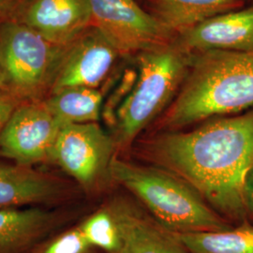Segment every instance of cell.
Listing matches in <instances>:
<instances>
[{"label": "cell", "mask_w": 253, "mask_h": 253, "mask_svg": "<svg viewBox=\"0 0 253 253\" xmlns=\"http://www.w3.org/2000/svg\"><path fill=\"white\" fill-rule=\"evenodd\" d=\"M97 251L87 243L77 226L55 233L27 253H97Z\"/></svg>", "instance_id": "19"}, {"label": "cell", "mask_w": 253, "mask_h": 253, "mask_svg": "<svg viewBox=\"0 0 253 253\" xmlns=\"http://www.w3.org/2000/svg\"><path fill=\"white\" fill-rule=\"evenodd\" d=\"M67 220L65 212L54 209H0V253H28L61 231Z\"/></svg>", "instance_id": "14"}, {"label": "cell", "mask_w": 253, "mask_h": 253, "mask_svg": "<svg viewBox=\"0 0 253 253\" xmlns=\"http://www.w3.org/2000/svg\"><path fill=\"white\" fill-rule=\"evenodd\" d=\"M174 235L189 253H253V223L249 220L223 231Z\"/></svg>", "instance_id": "17"}, {"label": "cell", "mask_w": 253, "mask_h": 253, "mask_svg": "<svg viewBox=\"0 0 253 253\" xmlns=\"http://www.w3.org/2000/svg\"><path fill=\"white\" fill-rule=\"evenodd\" d=\"M91 26L121 56H131L173 42L175 35L136 0H89Z\"/></svg>", "instance_id": "6"}, {"label": "cell", "mask_w": 253, "mask_h": 253, "mask_svg": "<svg viewBox=\"0 0 253 253\" xmlns=\"http://www.w3.org/2000/svg\"><path fill=\"white\" fill-rule=\"evenodd\" d=\"M174 44L186 54L211 51H253V5L219 14L179 34Z\"/></svg>", "instance_id": "12"}, {"label": "cell", "mask_w": 253, "mask_h": 253, "mask_svg": "<svg viewBox=\"0 0 253 253\" xmlns=\"http://www.w3.org/2000/svg\"><path fill=\"white\" fill-rule=\"evenodd\" d=\"M82 235L93 248L105 253H117L119 232L116 220L108 208L100 209L79 225Z\"/></svg>", "instance_id": "18"}, {"label": "cell", "mask_w": 253, "mask_h": 253, "mask_svg": "<svg viewBox=\"0 0 253 253\" xmlns=\"http://www.w3.org/2000/svg\"><path fill=\"white\" fill-rule=\"evenodd\" d=\"M154 161L187 182L222 217L248 220L242 186L253 164V108L213 118L190 131L169 130L150 143Z\"/></svg>", "instance_id": "1"}, {"label": "cell", "mask_w": 253, "mask_h": 253, "mask_svg": "<svg viewBox=\"0 0 253 253\" xmlns=\"http://www.w3.org/2000/svg\"><path fill=\"white\" fill-rule=\"evenodd\" d=\"M13 20L50 42L67 45L91 26L89 0H25Z\"/></svg>", "instance_id": "10"}, {"label": "cell", "mask_w": 253, "mask_h": 253, "mask_svg": "<svg viewBox=\"0 0 253 253\" xmlns=\"http://www.w3.org/2000/svg\"><path fill=\"white\" fill-rule=\"evenodd\" d=\"M110 177L135 195L154 218L172 233L223 231L233 227L187 182L165 169L114 157Z\"/></svg>", "instance_id": "3"}, {"label": "cell", "mask_w": 253, "mask_h": 253, "mask_svg": "<svg viewBox=\"0 0 253 253\" xmlns=\"http://www.w3.org/2000/svg\"><path fill=\"white\" fill-rule=\"evenodd\" d=\"M136 78L117 113L119 146L129 145L172 103L187 74L190 54L172 42L136 54Z\"/></svg>", "instance_id": "4"}, {"label": "cell", "mask_w": 253, "mask_h": 253, "mask_svg": "<svg viewBox=\"0 0 253 253\" xmlns=\"http://www.w3.org/2000/svg\"><path fill=\"white\" fill-rule=\"evenodd\" d=\"M242 197L247 218L253 223V164L245 175Z\"/></svg>", "instance_id": "20"}, {"label": "cell", "mask_w": 253, "mask_h": 253, "mask_svg": "<svg viewBox=\"0 0 253 253\" xmlns=\"http://www.w3.org/2000/svg\"><path fill=\"white\" fill-rule=\"evenodd\" d=\"M64 47L13 19L0 23V70L8 93L21 102L44 100L52 88Z\"/></svg>", "instance_id": "5"}, {"label": "cell", "mask_w": 253, "mask_h": 253, "mask_svg": "<svg viewBox=\"0 0 253 253\" xmlns=\"http://www.w3.org/2000/svg\"><path fill=\"white\" fill-rule=\"evenodd\" d=\"M116 142L98 122L62 125L50 162L57 164L81 187L91 190L110 176Z\"/></svg>", "instance_id": "7"}, {"label": "cell", "mask_w": 253, "mask_h": 253, "mask_svg": "<svg viewBox=\"0 0 253 253\" xmlns=\"http://www.w3.org/2000/svg\"><path fill=\"white\" fill-rule=\"evenodd\" d=\"M108 208L119 232L117 253H189L173 233L135 207L118 201Z\"/></svg>", "instance_id": "13"}, {"label": "cell", "mask_w": 253, "mask_h": 253, "mask_svg": "<svg viewBox=\"0 0 253 253\" xmlns=\"http://www.w3.org/2000/svg\"><path fill=\"white\" fill-rule=\"evenodd\" d=\"M69 184L32 166L0 162V209L24 206L54 207L70 198Z\"/></svg>", "instance_id": "11"}, {"label": "cell", "mask_w": 253, "mask_h": 253, "mask_svg": "<svg viewBox=\"0 0 253 253\" xmlns=\"http://www.w3.org/2000/svg\"><path fill=\"white\" fill-rule=\"evenodd\" d=\"M146 10L175 37L208 19L242 9L246 0H145Z\"/></svg>", "instance_id": "15"}, {"label": "cell", "mask_w": 253, "mask_h": 253, "mask_svg": "<svg viewBox=\"0 0 253 253\" xmlns=\"http://www.w3.org/2000/svg\"><path fill=\"white\" fill-rule=\"evenodd\" d=\"M120 57L100 30L90 26L64 47L49 95L73 87L98 89Z\"/></svg>", "instance_id": "9"}, {"label": "cell", "mask_w": 253, "mask_h": 253, "mask_svg": "<svg viewBox=\"0 0 253 253\" xmlns=\"http://www.w3.org/2000/svg\"><path fill=\"white\" fill-rule=\"evenodd\" d=\"M60 127L42 100L22 102L0 133V155L28 166L50 161Z\"/></svg>", "instance_id": "8"}, {"label": "cell", "mask_w": 253, "mask_h": 253, "mask_svg": "<svg viewBox=\"0 0 253 253\" xmlns=\"http://www.w3.org/2000/svg\"><path fill=\"white\" fill-rule=\"evenodd\" d=\"M20 103L22 102L11 94L0 91V133L9 120V117Z\"/></svg>", "instance_id": "21"}, {"label": "cell", "mask_w": 253, "mask_h": 253, "mask_svg": "<svg viewBox=\"0 0 253 253\" xmlns=\"http://www.w3.org/2000/svg\"><path fill=\"white\" fill-rule=\"evenodd\" d=\"M25 0H0V23L13 18Z\"/></svg>", "instance_id": "22"}, {"label": "cell", "mask_w": 253, "mask_h": 253, "mask_svg": "<svg viewBox=\"0 0 253 253\" xmlns=\"http://www.w3.org/2000/svg\"><path fill=\"white\" fill-rule=\"evenodd\" d=\"M102 100L103 96L99 89L73 87L51 94L42 101L62 126L98 122Z\"/></svg>", "instance_id": "16"}, {"label": "cell", "mask_w": 253, "mask_h": 253, "mask_svg": "<svg viewBox=\"0 0 253 253\" xmlns=\"http://www.w3.org/2000/svg\"><path fill=\"white\" fill-rule=\"evenodd\" d=\"M253 108V51L190 54L187 74L161 124L177 130L209 118Z\"/></svg>", "instance_id": "2"}, {"label": "cell", "mask_w": 253, "mask_h": 253, "mask_svg": "<svg viewBox=\"0 0 253 253\" xmlns=\"http://www.w3.org/2000/svg\"><path fill=\"white\" fill-rule=\"evenodd\" d=\"M0 91H4V92H8L7 91V84H6V80L5 77L3 75V73L0 70Z\"/></svg>", "instance_id": "23"}]
</instances>
